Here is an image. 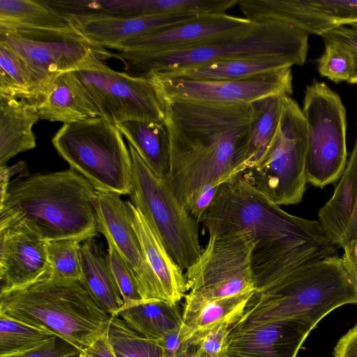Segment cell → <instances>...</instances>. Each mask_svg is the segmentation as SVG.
<instances>
[{"label": "cell", "mask_w": 357, "mask_h": 357, "mask_svg": "<svg viewBox=\"0 0 357 357\" xmlns=\"http://www.w3.org/2000/svg\"><path fill=\"white\" fill-rule=\"evenodd\" d=\"M162 100L169 139L165 180L187 210L202 190L220 186L250 167L254 111L251 104Z\"/></svg>", "instance_id": "cell-1"}, {"label": "cell", "mask_w": 357, "mask_h": 357, "mask_svg": "<svg viewBox=\"0 0 357 357\" xmlns=\"http://www.w3.org/2000/svg\"><path fill=\"white\" fill-rule=\"evenodd\" d=\"M252 268L255 293L234 326L293 320L314 329L336 308L357 304V287L337 255L308 264L293 250L256 247Z\"/></svg>", "instance_id": "cell-2"}, {"label": "cell", "mask_w": 357, "mask_h": 357, "mask_svg": "<svg viewBox=\"0 0 357 357\" xmlns=\"http://www.w3.org/2000/svg\"><path fill=\"white\" fill-rule=\"evenodd\" d=\"M96 195L71 168L17 178L0 202V227L22 228L45 241L82 242L97 234Z\"/></svg>", "instance_id": "cell-3"}, {"label": "cell", "mask_w": 357, "mask_h": 357, "mask_svg": "<svg viewBox=\"0 0 357 357\" xmlns=\"http://www.w3.org/2000/svg\"><path fill=\"white\" fill-rule=\"evenodd\" d=\"M309 34L280 21L254 22L250 26L176 52H119L127 73L140 77L161 71L205 66L236 59L274 57L293 66L305 64Z\"/></svg>", "instance_id": "cell-4"}, {"label": "cell", "mask_w": 357, "mask_h": 357, "mask_svg": "<svg viewBox=\"0 0 357 357\" xmlns=\"http://www.w3.org/2000/svg\"><path fill=\"white\" fill-rule=\"evenodd\" d=\"M0 314L63 339L81 357L107 333L111 319L79 281L50 277L1 293Z\"/></svg>", "instance_id": "cell-5"}, {"label": "cell", "mask_w": 357, "mask_h": 357, "mask_svg": "<svg viewBox=\"0 0 357 357\" xmlns=\"http://www.w3.org/2000/svg\"><path fill=\"white\" fill-rule=\"evenodd\" d=\"M208 236L245 231L256 246L294 245L328 240L316 220L283 211L239 174L220 185L199 220Z\"/></svg>", "instance_id": "cell-6"}, {"label": "cell", "mask_w": 357, "mask_h": 357, "mask_svg": "<svg viewBox=\"0 0 357 357\" xmlns=\"http://www.w3.org/2000/svg\"><path fill=\"white\" fill-rule=\"evenodd\" d=\"M52 142L70 168L97 191L129 195L132 159L116 124L101 116L66 123Z\"/></svg>", "instance_id": "cell-7"}, {"label": "cell", "mask_w": 357, "mask_h": 357, "mask_svg": "<svg viewBox=\"0 0 357 357\" xmlns=\"http://www.w3.org/2000/svg\"><path fill=\"white\" fill-rule=\"evenodd\" d=\"M131 203L158 234L173 260L189 268L202 250L199 222L180 203L164 178L157 176L130 144Z\"/></svg>", "instance_id": "cell-8"}, {"label": "cell", "mask_w": 357, "mask_h": 357, "mask_svg": "<svg viewBox=\"0 0 357 357\" xmlns=\"http://www.w3.org/2000/svg\"><path fill=\"white\" fill-rule=\"evenodd\" d=\"M307 124L302 109L284 96L277 131L260 159L243 176L278 206L301 202L305 173Z\"/></svg>", "instance_id": "cell-9"}, {"label": "cell", "mask_w": 357, "mask_h": 357, "mask_svg": "<svg viewBox=\"0 0 357 357\" xmlns=\"http://www.w3.org/2000/svg\"><path fill=\"white\" fill-rule=\"evenodd\" d=\"M0 43L26 62L45 96L59 75L84 69L114 56L77 29H40L0 24Z\"/></svg>", "instance_id": "cell-10"}, {"label": "cell", "mask_w": 357, "mask_h": 357, "mask_svg": "<svg viewBox=\"0 0 357 357\" xmlns=\"http://www.w3.org/2000/svg\"><path fill=\"white\" fill-rule=\"evenodd\" d=\"M302 111L307 124V181L321 188L340 178L346 167V109L336 92L314 81L305 89Z\"/></svg>", "instance_id": "cell-11"}, {"label": "cell", "mask_w": 357, "mask_h": 357, "mask_svg": "<svg viewBox=\"0 0 357 357\" xmlns=\"http://www.w3.org/2000/svg\"><path fill=\"white\" fill-rule=\"evenodd\" d=\"M257 244L245 231L209 236L199 257L185 273L188 293L214 299L255 291L252 260Z\"/></svg>", "instance_id": "cell-12"}, {"label": "cell", "mask_w": 357, "mask_h": 357, "mask_svg": "<svg viewBox=\"0 0 357 357\" xmlns=\"http://www.w3.org/2000/svg\"><path fill=\"white\" fill-rule=\"evenodd\" d=\"M74 72L101 117L114 124L130 120L164 122L162 100L151 79L114 70L101 61Z\"/></svg>", "instance_id": "cell-13"}, {"label": "cell", "mask_w": 357, "mask_h": 357, "mask_svg": "<svg viewBox=\"0 0 357 357\" xmlns=\"http://www.w3.org/2000/svg\"><path fill=\"white\" fill-rule=\"evenodd\" d=\"M162 99L218 104H251L275 95L293 93L291 68L230 81L201 82L149 77Z\"/></svg>", "instance_id": "cell-14"}, {"label": "cell", "mask_w": 357, "mask_h": 357, "mask_svg": "<svg viewBox=\"0 0 357 357\" xmlns=\"http://www.w3.org/2000/svg\"><path fill=\"white\" fill-rule=\"evenodd\" d=\"M238 6L252 22L280 21L309 35L357 23V0H238Z\"/></svg>", "instance_id": "cell-15"}, {"label": "cell", "mask_w": 357, "mask_h": 357, "mask_svg": "<svg viewBox=\"0 0 357 357\" xmlns=\"http://www.w3.org/2000/svg\"><path fill=\"white\" fill-rule=\"evenodd\" d=\"M121 195L97 191V230L130 268L144 302L167 301L164 291L150 267L129 217L126 202Z\"/></svg>", "instance_id": "cell-16"}, {"label": "cell", "mask_w": 357, "mask_h": 357, "mask_svg": "<svg viewBox=\"0 0 357 357\" xmlns=\"http://www.w3.org/2000/svg\"><path fill=\"white\" fill-rule=\"evenodd\" d=\"M253 23L245 17L226 13L201 15L127 41L116 50L139 52L183 50L239 31Z\"/></svg>", "instance_id": "cell-17"}, {"label": "cell", "mask_w": 357, "mask_h": 357, "mask_svg": "<svg viewBox=\"0 0 357 357\" xmlns=\"http://www.w3.org/2000/svg\"><path fill=\"white\" fill-rule=\"evenodd\" d=\"M50 276L47 241L22 228L0 227V294Z\"/></svg>", "instance_id": "cell-18"}, {"label": "cell", "mask_w": 357, "mask_h": 357, "mask_svg": "<svg viewBox=\"0 0 357 357\" xmlns=\"http://www.w3.org/2000/svg\"><path fill=\"white\" fill-rule=\"evenodd\" d=\"M312 328L302 322L282 320L232 326L228 357H296Z\"/></svg>", "instance_id": "cell-19"}, {"label": "cell", "mask_w": 357, "mask_h": 357, "mask_svg": "<svg viewBox=\"0 0 357 357\" xmlns=\"http://www.w3.org/2000/svg\"><path fill=\"white\" fill-rule=\"evenodd\" d=\"M198 15H173L135 17H68L73 25L94 44L116 49L127 41Z\"/></svg>", "instance_id": "cell-20"}, {"label": "cell", "mask_w": 357, "mask_h": 357, "mask_svg": "<svg viewBox=\"0 0 357 357\" xmlns=\"http://www.w3.org/2000/svg\"><path fill=\"white\" fill-rule=\"evenodd\" d=\"M130 223L139 239L145 257L155 275L167 301L178 304L188 290L183 270L173 260L158 234L142 213L126 202Z\"/></svg>", "instance_id": "cell-21"}, {"label": "cell", "mask_w": 357, "mask_h": 357, "mask_svg": "<svg viewBox=\"0 0 357 357\" xmlns=\"http://www.w3.org/2000/svg\"><path fill=\"white\" fill-rule=\"evenodd\" d=\"M40 119L66 123L101 116L89 92L75 72L59 75L38 105Z\"/></svg>", "instance_id": "cell-22"}, {"label": "cell", "mask_w": 357, "mask_h": 357, "mask_svg": "<svg viewBox=\"0 0 357 357\" xmlns=\"http://www.w3.org/2000/svg\"><path fill=\"white\" fill-rule=\"evenodd\" d=\"M80 284L110 317L117 316L123 301L106 252L94 237L80 243Z\"/></svg>", "instance_id": "cell-23"}, {"label": "cell", "mask_w": 357, "mask_h": 357, "mask_svg": "<svg viewBox=\"0 0 357 357\" xmlns=\"http://www.w3.org/2000/svg\"><path fill=\"white\" fill-rule=\"evenodd\" d=\"M38 119V105L0 94V166L35 148L33 126Z\"/></svg>", "instance_id": "cell-24"}, {"label": "cell", "mask_w": 357, "mask_h": 357, "mask_svg": "<svg viewBox=\"0 0 357 357\" xmlns=\"http://www.w3.org/2000/svg\"><path fill=\"white\" fill-rule=\"evenodd\" d=\"M293 65L284 59L265 57L236 59L205 66L155 73L147 77L191 81H230L250 77L271 71L291 68Z\"/></svg>", "instance_id": "cell-25"}, {"label": "cell", "mask_w": 357, "mask_h": 357, "mask_svg": "<svg viewBox=\"0 0 357 357\" xmlns=\"http://www.w3.org/2000/svg\"><path fill=\"white\" fill-rule=\"evenodd\" d=\"M357 200V173L350 155L331 198L318 213V223L326 238L340 247L353 216Z\"/></svg>", "instance_id": "cell-26"}, {"label": "cell", "mask_w": 357, "mask_h": 357, "mask_svg": "<svg viewBox=\"0 0 357 357\" xmlns=\"http://www.w3.org/2000/svg\"><path fill=\"white\" fill-rule=\"evenodd\" d=\"M254 293L255 291L214 299L200 298L186 294L183 325L190 333L194 346L198 338L215 325L229 317L242 316Z\"/></svg>", "instance_id": "cell-27"}, {"label": "cell", "mask_w": 357, "mask_h": 357, "mask_svg": "<svg viewBox=\"0 0 357 357\" xmlns=\"http://www.w3.org/2000/svg\"><path fill=\"white\" fill-rule=\"evenodd\" d=\"M116 125L149 169L165 179L169 167V139L164 122L130 120Z\"/></svg>", "instance_id": "cell-28"}, {"label": "cell", "mask_w": 357, "mask_h": 357, "mask_svg": "<svg viewBox=\"0 0 357 357\" xmlns=\"http://www.w3.org/2000/svg\"><path fill=\"white\" fill-rule=\"evenodd\" d=\"M117 316L143 337L159 340L183 324L178 304L162 301L143 302L121 310Z\"/></svg>", "instance_id": "cell-29"}, {"label": "cell", "mask_w": 357, "mask_h": 357, "mask_svg": "<svg viewBox=\"0 0 357 357\" xmlns=\"http://www.w3.org/2000/svg\"><path fill=\"white\" fill-rule=\"evenodd\" d=\"M0 24L40 29H75L47 1L0 0Z\"/></svg>", "instance_id": "cell-30"}, {"label": "cell", "mask_w": 357, "mask_h": 357, "mask_svg": "<svg viewBox=\"0 0 357 357\" xmlns=\"http://www.w3.org/2000/svg\"><path fill=\"white\" fill-rule=\"evenodd\" d=\"M0 94L38 105L45 93L26 62L0 43Z\"/></svg>", "instance_id": "cell-31"}, {"label": "cell", "mask_w": 357, "mask_h": 357, "mask_svg": "<svg viewBox=\"0 0 357 357\" xmlns=\"http://www.w3.org/2000/svg\"><path fill=\"white\" fill-rule=\"evenodd\" d=\"M284 96H271L251 103L254 116L250 135V167L262 156L277 131Z\"/></svg>", "instance_id": "cell-32"}, {"label": "cell", "mask_w": 357, "mask_h": 357, "mask_svg": "<svg viewBox=\"0 0 357 357\" xmlns=\"http://www.w3.org/2000/svg\"><path fill=\"white\" fill-rule=\"evenodd\" d=\"M55 336L49 331L0 314V357L26 353Z\"/></svg>", "instance_id": "cell-33"}, {"label": "cell", "mask_w": 357, "mask_h": 357, "mask_svg": "<svg viewBox=\"0 0 357 357\" xmlns=\"http://www.w3.org/2000/svg\"><path fill=\"white\" fill-rule=\"evenodd\" d=\"M107 334L116 357H166L158 340L136 333L118 316L111 317Z\"/></svg>", "instance_id": "cell-34"}, {"label": "cell", "mask_w": 357, "mask_h": 357, "mask_svg": "<svg viewBox=\"0 0 357 357\" xmlns=\"http://www.w3.org/2000/svg\"><path fill=\"white\" fill-rule=\"evenodd\" d=\"M80 243V241L75 239L47 241L50 278L79 281L82 275Z\"/></svg>", "instance_id": "cell-35"}, {"label": "cell", "mask_w": 357, "mask_h": 357, "mask_svg": "<svg viewBox=\"0 0 357 357\" xmlns=\"http://www.w3.org/2000/svg\"><path fill=\"white\" fill-rule=\"evenodd\" d=\"M324 51L317 61V69L322 77L340 83L348 82L354 68L351 53L335 42L324 40Z\"/></svg>", "instance_id": "cell-36"}, {"label": "cell", "mask_w": 357, "mask_h": 357, "mask_svg": "<svg viewBox=\"0 0 357 357\" xmlns=\"http://www.w3.org/2000/svg\"><path fill=\"white\" fill-rule=\"evenodd\" d=\"M107 252L112 271L123 301L121 310L144 302L130 268L112 246L108 245Z\"/></svg>", "instance_id": "cell-37"}, {"label": "cell", "mask_w": 357, "mask_h": 357, "mask_svg": "<svg viewBox=\"0 0 357 357\" xmlns=\"http://www.w3.org/2000/svg\"><path fill=\"white\" fill-rule=\"evenodd\" d=\"M241 316L229 317L215 325L198 338L195 346L196 351L206 357H222L227 356V344L232 326Z\"/></svg>", "instance_id": "cell-38"}, {"label": "cell", "mask_w": 357, "mask_h": 357, "mask_svg": "<svg viewBox=\"0 0 357 357\" xmlns=\"http://www.w3.org/2000/svg\"><path fill=\"white\" fill-rule=\"evenodd\" d=\"M158 341L166 357H192L197 350L190 333L183 324Z\"/></svg>", "instance_id": "cell-39"}, {"label": "cell", "mask_w": 357, "mask_h": 357, "mask_svg": "<svg viewBox=\"0 0 357 357\" xmlns=\"http://www.w3.org/2000/svg\"><path fill=\"white\" fill-rule=\"evenodd\" d=\"M321 37L324 40L335 42L351 53L354 60V68L347 82L357 84V29L342 26L324 33Z\"/></svg>", "instance_id": "cell-40"}, {"label": "cell", "mask_w": 357, "mask_h": 357, "mask_svg": "<svg viewBox=\"0 0 357 357\" xmlns=\"http://www.w3.org/2000/svg\"><path fill=\"white\" fill-rule=\"evenodd\" d=\"M81 351L63 339L55 336L42 346L8 357H81Z\"/></svg>", "instance_id": "cell-41"}, {"label": "cell", "mask_w": 357, "mask_h": 357, "mask_svg": "<svg viewBox=\"0 0 357 357\" xmlns=\"http://www.w3.org/2000/svg\"><path fill=\"white\" fill-rule=\"evenodd\" d=\"M334 357H357V324L337 342Z\"/></svg>", "instance_id": "cell-42"}, {"label": "cell", "mask_w": 357, "mask_h": 357, "mask_svg": "<svg viewBox=\"0 0 357 357\" xmlns=\"http://www.w3.org/2000/svg\"><path fill=\"white\" fill-rule=\"evenodd\" d=\"M16 174L20 177H25L28 174V169L24 161H20L12 166H0V202L4 199L8 186L10 183V178Z\"/></svg>", "instance_id": "cell-43"}, {"label": "cell", "mask_w": 357, "mask_h": 357, "mask_svg": "<svg viewBox=\"0 0 357 357\" xmlns=\"http://www.w3.org/2000/svg\"><path fill=\"white\" fill-rule=\"evenodd\" d=\"M342 248L344 265L357 287V239L351 241Z\"/></svg>", "instance_id": "cell-44"}, {"label": "cell", "mask_w": 357, "mask_h": 357, "mask_svg": "<svg viewBox=\"0 0 357 357\" xmlns=\"http://www.w3.org/2000/svg\"><path fill=\"white\" fill-rule=\"evenodd\" d=\"M84 357H116L109 341L107 334H105L97 340L86 351Z\"/></svg>", "instance_id": "cell-45"}, {"label": "cell", "mask_w": 357, "mask_h": 357, "mask_svg": "<svg viewBox=\"0 0 357 357\" xmlns=\"http://www.w3.org/2000/svg\"><path fill=\"white\" fill-rule=\"evenodd\" d=\"M351 155L355 160L357 173V138L355 141L354 146ZM355 239H357V200L353 216L347 229L344 238L340 247L343 248L345 245Z\"/></svg>", "instance_id": "cell-46"}, {"label": "cell", "mask_w": 357, "mask_h": 357, "mask_svg": "<svg viewBox=\"0 0 357 357\" xmlns=\"http://www.w3.org/2000/svg\"><path fill=\"white\" fill-rule=\"evenodd\" d=\"M195 357H206V356H202V355L199 354V353H197V351H195ZM222 357H228V356L227 355V356H225Z\"/></svg>", "instance_id": "cell-47"}, {"label": "cell", "mask_w": 357, "mask_h": 357, "mask_svg": "<svg viewBox=\"0 0 357 357\" xmlns=\"http://www.w3.org/2000/svg\"><path fill=\"white\" fill-rule=\"evenodd\" d=\"M349 26H351V27L357 29V23H354V24H350Z\"/></svg>", "instance_id": "cell-48"}, {"label": "cell", "mask_w": 357, "mask_h": 357, "mask_svg": "<svg viewBox=\"0 0 357 357\" xmlns=\"http://www.w3.org/2000/svg\"><path fill=\"white\" fill-rule=\"evenodd\" d=\"M157 13H158V0H157Z\"/></svg>", "instance_id": "cell-49"}, {"label": "cell", "mask_w": 357, "mask_h": 357, "mask_svg": "<svg viewBox=\"0 0 357 357\" xmlns=\"http://www.w3.org/2000/svg\"><path fill=\"white\" fill-rule=\"evenodd\" d=\"M192 357H195V354L193 355V356H192Z\"/></svg>", "instance_id": "cell-50"}]
</instances>
